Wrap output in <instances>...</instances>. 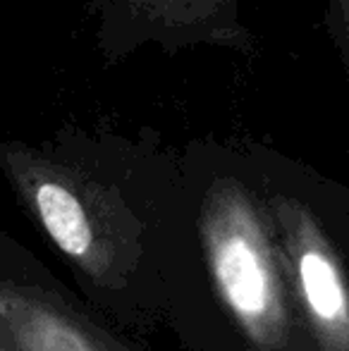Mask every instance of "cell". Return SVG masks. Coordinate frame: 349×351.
Here are the masks:
<instances>
[{
    "label": "cell",
    "instance_id": "cell-2",
    "mask_svg": "<svg viewBox=\"0 0 349 351\" xmlns=\"http://www.w3.org/2000/svg\"><path fill=\"white\" fill-rule=\"evenodd\" d=\"M280 263L318 351H349V278L313 199L289 177L263 175Z\"/></svg>",
    "mask_w": 349,
    "mask_h": 351
},
{
    "label": "cell",
    "instance_id": "cell-5",
    "mask_svg": "<svg viewBox=\"0 0 349 351\" xmlns=\"http://www.w3.org/2000/svg\"><path fill=\"white\" fill-rule=\"evenodd\" d=\"M326 29L349 86V0H326Z\"/></svg>",
    "mask_w": 349,
    "mask_h": 351
},
{
    "label": "cell",
    "instance_id": "cell-1",
    "mask_svg": "<svg viewBox=\"0 0 349 351\" xmlns=\"http://www.w3.org/2000/svg\"><path fill=\"white\" fill-rule=\"evenodd\" d=\"M194 160L201 170L199 227L215 289L258 349L285 351L292 337V294L258 177H247L237 158L213 148Z\"/></svg>",
    "mask_w": 349,
    "mask_h": 351
},
{
    "label": "cell",
    "instance_id": "cell-4",
    "mask_svg": "<svg viewBox=\"0 0 349 351\" xmlns=\"http://www.w3.org/2000/svg\"><path fill=\"white\" fill-rule=\"evenodd\" d=\"M0 325L19 351H98L77 323L19 291H0Z\"/></svg>",
    "mask_w": 349,
    "mask_h": 351
},
{
    "label": "cell",
    "instance_id": "cell-3",
    "mask_svg": "<svg viewBox=\"0 0 349 351\" xmlns=\"http://www.w3.org/2000/svg\"><path fill=\"white\" fill-rule=\"evenodd\" d=\"M244 0H88L96 51L106 65L125 62L144 48L180 53L220 48L252 58L256 36L244 24Z\"/></svg>",
    "mask_w": 349,
    "mask_h": 351
}]
</instances>
